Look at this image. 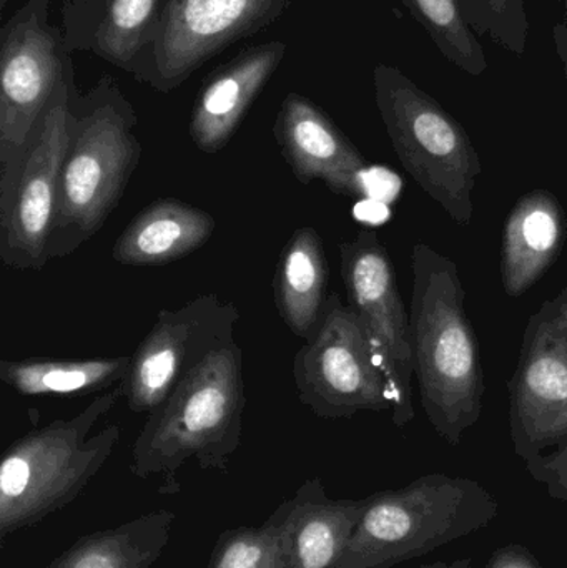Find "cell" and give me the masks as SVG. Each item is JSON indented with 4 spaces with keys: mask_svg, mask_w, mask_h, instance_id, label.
<instances>
[{
    "mask_svg": "<svg viewBox=\"0 0 567 568\" xmlns=\"http://www.w3.org/2000/svg\"><path fill=\"white\" fill-rule=\"evenodd\" d=\"M509 430L525 464L567 446V343L536 314L509 381Z\"/></svg>",
    "mask_w": 567,
    "mask_h": 568,
    "instance_id": "13",
    "label": "cell"
},
{
    "mask_svg": "<svg viewBox=\"0 0 567 568\" xmlns=\"http://www.w3.org/2000/svg\"><path fill=\"white\" fill-rule=\"evenodd\" d=\"M245 406L243 351L233 341L210 354L149 414L132 447V473L140 479L162 476L172 493L186 460L226 473L242 446Z\"/></svg>",
    "mask_w": 567,
    "mask_h": 568,
    "instance_id": "3",
    "label": "cell"
},
{
    "mask_svg": "<svg viewBox=\"0 0 567 568\" xmlns=\"http://www.w3.org/2000/svg\"><path fill=\"white\" fill-rule=\"evenodd\" d=\"M122 397V387H112L77 416L30 430L7 447L0 464V536L40 523L85 489L112 456L122 427L109 424L90 433Z\"/></svg>",
    "mask_w": 567,
    "mask_h": 568,
    "instance_id": "4",
    "label": "cell"
},
{
    "mask_svg": "<svg viewBox=\"0 0 567 568\" xmlns=\"http://www.w3.org/2000/svg\"><path fill=\"white\" fill-rule=\"evenodd\" d=\"M375 99L403 169L459 226L473 222L483 166L465 126L402 70L378 63Z\"/></svg>",
    "mask_w": 567,
    "mask_h": 568,
    "instance_id": "6",
    "label": "cell"
},
{
    "mask_svg": "<svg viewBox=\"0 0 567 568\" xmlns=\"http://www.w3.org/2000/svg\"><path fill=\"white\" fill-rule=\"evenodd\" d=\"M10 0H0V10H6V7L9 6Z\"/></svg>",
    "mask_w": 567,
    "mask_h": 568,
    "instance_id": "32",
    "label": "cell"
},
{
    "mask_svg": "<svg viewBox=\"0 0 567 568\" xmlns=\"http://www.w3.org/2000/svg\"><path fill=\"white\" fill-rule=\"evenodd\" d=\"M563 3V17H565V23H567V0H561Z\"/></svg>",
    "mask_w": 567,
    "mask_h": 568,
    "instance_id": "31",
    "label": "cell"
},
{
    "mask_svg": "<svg viewBox=\"0 0 567 568\" xmlns=\"http://www.w3.org/2000/svg\"><path fill=\"white\" fill-rule=\"evenodd\" d=\"M426 568H475L472 566V560H462V562L452 564V566H433Z\"/></svg>",
    "mask_w": 567,
    "mask_h": 568,
    "instance_id": "30",
    "label": "cell"
},
{
    "mask_svg": "<svg viewBox=\"0 0 567 568\" xmlns=\"http://www.w3.org/2000/svg\"><path fill=\"white\" fill-rule=\"evenodd\" d=\"M476 480L429 474L368 497L335 568H389L478 532L498 516Z\"/></svg>",
    "mask_w": 567,
    "mask_h": 568,
    "instance_id": "5",
    "label": "cell"
},
{
    "mask_svg": "<svg viewBox=\"0 0 567 568\" xmlns=\"http://www.w3.org/2000/svg\"><path fill=\"white\" fill-rule=\"evenodd\" d=\"M366 504L368 499H328L322 480H306L290 500L285 554L280 568H335Z\"/></svg>",
    "mask_w": 567,
    "mask_h": 568,
    "instance_id": "19",
    "label": "cell"
},
{
    "mask_svg": "<svg viewBox=\"0 0 567 568\" xmlns=\"http://www.w3.org/2000/svg\"><path fill=\"white\" fill-rule=\"evenodd\" d=\"M300 403L322 419L392 410L393 393L358 314L328 294L322 323L293 359Z\"/></svg>",
    "mask_w": 567,
    "mask_h": 568,
    "instance_id": "8",
    "label": "cell"
},
{
    "mask_svg": "<svg viewBox=\"0 0 567 568\" xmlns=\"http://www.w3.org/2000/svg\"><path fill=\"white\" fill-rule=\"evenodd\" d=\"M535 314L548 324L553 333L558 334L567 343V286L558 296L546 301L541 310Z\"/></svg>",
    "mask_w": 567,
    "mask_h": 568,
    "instance_id": "27",
    "label": "cell"
},
{
    "mask_svg": "<svg viewBox=\"0 0 567 568\" xmlns=\"http://www.w3.org/2000/svg\"><path fill=\"white\" fill-rule=\"evenodd\" d=\"M73 80L72 52L62 27L50 22V0H27L0 29V212L40 120Z\"/></svg>",
    "mask_w": 567,
    "mask_h": 568,
    "instance_id": "7",
    "label": "cell"
},
{
    "mask_svg": "<svg viewBox=\"0 0 567 568\" xmlns=\"http://www.w3.org/2000/svg\"><path fill=\"white\" fill-rule=\"evenodd\" d=\"M132 356L95 357V359L0 361V381L22 396H75L109 390L123 383Z\"/></svg>",
    "mask_w": 567,
    "mask_h": 568,
    "instance_id": "21",
    "label": "cell"
},
{
    "mask_svg": "<svg viewBox=\"0 0 567 568\" xmlns=\"http://www.w3.org/2000/svg\"><path fill=\"white\" fill-rule=\"evenodd\" d=\"M555 36L556 50H558L559 59L563 62V69H565L566 85H567V23L559 22L558 26L553 30Z\"/></svg>",
    "mask_w": 567,
    "mask_h": 568,
    "instance_id": "29",
    "label": "cell"
},
{
    "mask_svg": "<svg viewBox=\"0 0 567 568\" xmlns=\"http://www.w3.org/2000/svg\"><path fill=\"white\" fill-rule=\"evenodd\" d=\"M413 366L423 410L439 437L458 446L483 413L485 374L465 310L458 265L426 243L412 253Z\"/></svg>",
    "mask_w": 567,
    "mask_h": 568,
    "instance_id": "1",
    "label": "cell"
},
{
    "mask_svg": "<svg viewBox=\"0 0 567 568\" xmlns=\"http://www.w3.org/2000/svg\"><path fill=\"white\" fill-rule=\"evenodd\" d=\"M75 80L50 103L27 150L19 180L0 212V260L13 272H42L55 222L60 173L72 139Z\"/></svg>",
    "mask_w": 567,
    "mask_h": 568,
    "instance_id": "12",
    "label": "cell"
},
{
    "mask_svg": "<svg viewBox=\"0 0 567 568\" xmlns=\"http://www.w3.org/2000/svg\"><path fill=\"white\" fill-rule=\"evenodd\" d=\"M456 3L475 33L489 37L508 52L525 55L529 37L526 0H456Z\"/></svg>",
    "mask_w": 567,
    "mask_h": 568,
    "instance_id": "25",
    "label": "cell"
},
{
    "mask_svg": "<svg viewBox=\"0 0 567 568\" xmlns=\"http://www.w3.org/2000/svg\"><path fill=\"white\" fill-rule=\"evenodd\" d=\"M72 113V139L47 246L49 262L73 255L102 230L142 159L135 106L109 73L87 92L73 93Z\"/></svg>",
    "mask_w": 567,
    "mask_h": 568,
    "instance_id": "2",
    "label": "cell"
},
{
    "mask_svg": "<svg viewBox=\"0 0 567 568\" xmlns=\"http://www.w3.org/2000/svg\"><path fill=\"white\" fill-rule=\"evenodd\" d=\"M215 216L179 199H160L140 210L115 240L113 262L163 266L199 252L215 233Z\"/></svg>",
    "mask_w": 567,
    "mask_h": 568,
    "instance_id": "18",
    "label": "cell"
},
{
    "mask_svg": "<svg viewBox=\"0 0 567 568\" xmlns=\"http://www.w3.org/2000/svg\"><path fill=\"white\" fill-rule=\"evenodd\" d=\"M165 0H62L70 52L93 53L132 75L155 36Z\"/></svg>",
    "mask_w": 567,
    "mask_h": 568,
    "instance_id": "16",
    "label": "cell"
},
{
    "mask_svg": "<svg viewBox=\"0 0 567 568\" xmlns=\"http://www.w3.org/2000/svg\"><path fill=\"white\" fill-rule=\"evenodd\" d=\"M526 469L538 483L545 484L553 499L561 500L567 506V446L526 463Z\"/></svg>",
    "mask_w": 567,
    "mask_h": 568,
    "instance_id": "26",
    "label": "cell"
},
{
    "mask_svg": "<svg viewBox=\"0 0 567 568\" xmlns=\"http://www.w3.org/2000/svg\"><path fill=\"white\" fill-rule=\"evenodd\" d=\"M293 2L165 0L155 36L132 77L156 92L172 93L229 47L272 26Z\"/></svg>",
    "mask_w": 567,
    "mask_h": 568,
    "instance_id": "9",
    "label": "cell"
},
{
    "mask_svg": "<svg viewBox=\"0 0 567 568\" xmlns=\"http://www.w3.org/2000/svg\"><path fill=\"white\" fill-rule=\"evenodd\" d=\"M240 310L210 293L156 314L152 329L132 354L120 387L132 413L149 416L210 354L235 341Z\"/></svg>",
    "mask_w": 567,
    "mask_h": 568,
    "instance_id": "10",
    "label": "cell"
},
{
    "mask_svg": "<svg viewBox=\"0 0 567 568\" xmlns=\"http://www.w3.org/2000/svg\"><path fill=\"white\" fill-rule=\"evenodd\" d=\"M453 65L473 77L488 69L485 49L466 23L456 0H402Z\"/></svg>",
    "mask_w": 567,
    "mask_h": 568,
    "instance_id": "23",
    "label": "cell"
},
{
    "mask_svg": "<svg viewBox=\"0 0 567 568\" xmlns=\"http://www.w3.org/2000/svg\"><path fill=\"white\" fill-rule=\"evenodd\" d=\"M272 284L273 301L283 323L305 343L312 341L328 297L325 245L313 226H302L286 242Z\"/></svg>",
    "mask_w": 567,
    "mask_h": 568,
    "instance_id": "20",
    "label": "cell"
},
{
    "mask_svg": "<svg viewBox=\"0 0 567 568\" xmlns=\"http://www.w3.org/2000/svg\"><path fill=\"white\" fill-rule=\"evenodd\" d=\"M273 139L280 155L302 185L322 180L333 193L369 199L368 160L330 119L328 113L300 92L280 103Z\"/></svg>",
    "mask_w": 567,
    "mask_h": 568,
    "instance_id": "14",
    "label": "cell"
},
{
    "mask_svg": "<svg viewBox=\"0 0 567 568\" xmlns=\"http://www.w3.org/2000/svg\"><path fill=\"white\" fill-rule=\"evenodd\" d=\"M173 520L172 513L162 510L90 534L77 540L52 568H150L169 542Z\"/></svg>",
    "mask_w": 567,
    "mask_h": 568,
    "instance_id": "22",
    "label": "cell"
},
{
    "mask_svg": "<svg viewBox=\"0 0 567 568\" xmlns=\"http://www.w3.org/2000/svg\"><path fill=\"white\" fill-rule=\"evenodd\" d=\"M488 568H541V566L528 549L518 544H512L493 556Z\"/></svg>",
    "mask_w": 567,
    "mask_h": 568,
    "instance_id": "28",
    "label": "cell"
},
{
    "mask_svg": "<svg viewBox=\"0 0 567 568\" xmlns=\"http://www.w3.org/2000/svg\"><path fill=\"white\" fill-rule=\"evenodd\" d=\"M567 220L548 190L523 195L506 219L502 240V282L509 297L531 290L561 255Z\"/></svg>",
    "mask_w": 567,
    "mask_h": 568,
    "instance_id": "17",
    "label": "cell"
},
{
    "mask_svg": "<svg viewBox=\"0 0 567 568\" xmlns=\"http://www.w3.org/2000/svg\"><path fill=\"white\" fill-rule=\"evenodd\" d=\"M290 500L279 507L269 523L240 527L223 534L209 568H280L285 554Z\"/></svg>",
    "mask_w": 567,
    "mask_h": 568,
    "instance_id": "24",
    "label": "cell"
},
{
    "mask_svg": "<svg viewBox=\"0 0 567 568\" xmlns=\"http://www.w3.org/2000/svg\"><path fill=\"white\" fill-rule=\"evenodd\" d=\"M285 42L246 47L206 75L190 113L189 135L206 155L222 152L245 120L266 83L285 59Z\"/></svg>",
    "mask_w": 567,
    "mask_h": 568,
    "instance_id": "15",
    "label": "cell"
},
{
    "mask_svg": "<svg viewBox=\"0 0 567 568\" xmlns=\"http://www.w3.org/2000/svg\"><path fill=\"white\" fill-rule=\"evenodd\" d=\"M340 273L350 307L365 326L392 387L393 423L405 427L415 419L412 327L395 265L376 232L362 230L355 239L340 245Z\"/></svg>",
    "mask_w": 567,
    "mask_h": 568,
    "instance_id": "11",
    "label": "cell"
}]
</instances>
